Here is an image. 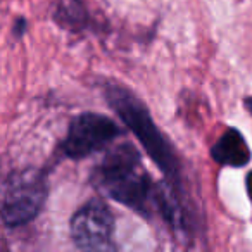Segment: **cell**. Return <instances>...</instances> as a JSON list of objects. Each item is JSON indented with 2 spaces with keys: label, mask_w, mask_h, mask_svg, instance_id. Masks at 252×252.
Instances as JSON below:
<instances>
[{
  "label": "cell",
  "mask_w": 252,
  "mask_h": 252,
  "mask_svg": "<svg viewBox=\"0 0 252 252\" xmlns=\"http://www.w3.org/2000/svg\"><path fill=\"white\" fill-rule=\"evenodd\" d=\"M26 30H28V21H26L25 18H18L14 21V26H12V35H14L16 38H21L26 33Z\"/></svg>",
  "instance_id": "cell-8"
},
{
  "label": "cell",
  "mask_w": 252,
  "mask_h": 252,
  "mask_svg": "<svg viewBox=\"0 0 252 252\" xmlns=\"http://www.w3.org/2000/svg\"><path fill=\"white\" fill-rule=\"evenodd\" d=\"M52 19L71 33H83L97 28L85 0H56Z\"/></svg>",
  "instance_id": "cell-7"
},
{
  "label": "cell",
  "mask_w": 252,
  "mask_h": 252,
  "mask_svg": "<svg viewBox=\"0 0 252 252\" xmlns=\"http://www.w3.org/2000/svg\"><path fill=\"white\" fill-rule=\"evenodd\" d=\"M247 192H249V195L252 197V171L247 175Z\"/></svg>",
  "instance_id": "cell-9"
},
{
  "label": "cell",
  "mask_w": 252,
  "mask_h": 252,
  "mask_svg": "<svg viewBox=\"0 0 252 252\" xmlns=\"http://www.w3.org/2000/svg\"><path fill=\"white\" fill-rule=\"evenodd\" d=\"M125 130L109 116L83 112L71 121L66 137L59 144V154L66 159H85L109 147Z\"/></svg>",
  "instance_id": "cell-4"
},
{
  "label": "cell",
  "mask_w": 252,
  "mask_h": 252,
  "mask_svg": "<svg viewBox=\"0 0 252 252\" xmlns=\"http://www.w3.org/2000/svg\"><path fill=\"white\" fill-rule=\"evenodd\" d=\"M211 158L220 166L244 168L251 161V149L237 128H228L211 147Z\"/></svg>",
  "instance_id": "cell-6"
},
{
  "label": "cell",
  "mask_w": 252,
  "mask_h": 252,
  "mask_svg": "<svg viewBox=\"0 0 252 252\" xmlns=\"http://www.w3.org/2000/svg\"><path fill=\"white\" fill-rule=\"evenodd\" d=\"M244 104H245V107H247V111L252 114V98H245Z\"/></svg>",
  "instance_id": "cell-10"
},
{
  "label": "cell",
  "mask_w": 252,
  "mask_h": 252,
  "mask_svg": "<svg viewBox=\"0 0 252 252\" xmlns=\"http://www.w3.org/2000/svg\"><path fill=\"white\" fill-rule=\"evenodd\" d=\"M71 240L80 251H116L114 216L102 199H90L73 214Z\"/></svg>",
  "instance_id": "cell-5"
},
{
  "label": "cell",
  "mask_w": 252,
  "mask_h": 252,
  "mask_svg": "<svg viewBox=\"0 0 252 252\" xmlns=\"http://www.w3.org/2000/svg\"><path fill=\"white\" fill-rule=\"evenodd\" d=\"M47 200V176L42 169H12L2 183L0 216L7 228L32 223Z\"/></svg>",
  "instance_id": "cell-3"
},
{
  "label": "cell",
  "mask_w": 252,
  "mask_h": 252,
  "mask_svg": "<svg viewBox=\"0 0 252 252\" xmlns=\"http://www.w3.org/2000/svg\"><path fill=\"white\" fill-rule=\"evenodd\" d=\"M104 94L107 104L121 118L126 128L138 138L149 158L171 180L173 185L182 189L180 158L175 147L169 144V140L162 135V131L154 123L147 105L133 92H130L125 87H119V85H107Z\"/></svg>",
  "instance_id": "cell-2"
},
{
  "label": "cell",
  "mask_w": 252,
  "mask_h": 252,
  "mask_svg": "<svg viewBox=\"0 0 252 252\" xmlns=\"http://www.w3.org/2000/svg\"><path fill=\"white\" fill-rule=\"evenodd\" d=\"M95 189L144 218L156 214L158 187L142 164L140 152L125 142L112 147L92 171Z\"/></svg>",
  "instance_id": "cell-1"
}]
</instances>
